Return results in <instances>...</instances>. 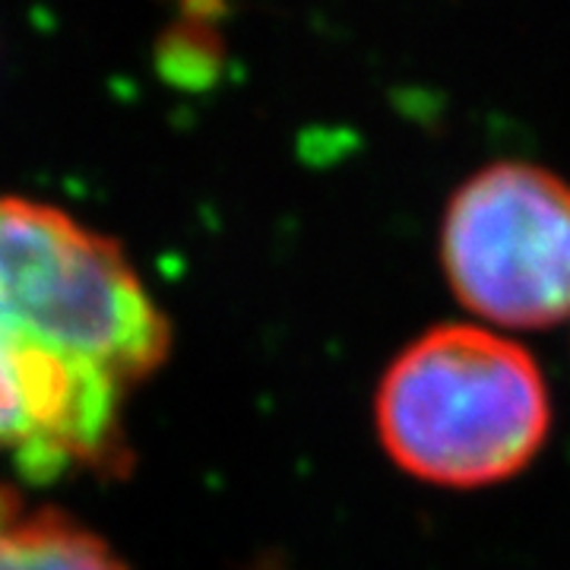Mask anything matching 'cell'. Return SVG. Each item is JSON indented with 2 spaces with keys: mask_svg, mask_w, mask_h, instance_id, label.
Segmentation results:
<instances>
[{
  "mask_svg": "<svg viewBox=\"0 0 570 570\" xmlns=\"http://www.w3.org/2000/svg\"><path fill=\"white\" fill-rule=\"evenodd\" d=\"M453 295L491 324L539 330L570 317V184L494 163L456 187L441 225Z\"/></svg>",
  "mask_w": 570,
  "mask_h": 570,
  "instance_id": "cell-3",
  "label": "cell"
},
{
  "mask_svg": "<svg viewBox=\"0 0 570 570\" xmlns=\"http://www.w3.org/2000/svg\"><path fill=\"white\" fill-rule=\"evenodd\" d=\"M0 570H130L99 532L0 485Z\"/></svg>",
  "mask_w": 570,
  "mask_h": 570,
  "instance_id": "cell-4",
  "label": "cell"
},
{
  "mask_svg": "<svg viewBox=\"0 0 570 570\" xmlns=\"http://www.w3.org/2000/svg\"><path fill=\"white\" fill-rule=\"evenodd\" d=\"M377 434L419 482L482 489L530 466L551 428L546 377L523 346L482 326L444 324L384 371Z\"/></svg>",
  "mask_w": 570,
  "mask_h": 570,
  "instance_id": "cell-2",
  "label": "cell"
},
{
  "mask_svg": "<svg viewBox=\"0 0 570 570\" xmlns=\"http://www.w3.org/2000/svg\"><path fill=\"white\" fill-rule=\"evenodd\" d=\"M168 352L171 324L115 238L0 197L3 466L26 482L124 472V412Z\"/></svg>",
  "mask_w": 570,
  "mask_h": 570,
  "instance_id": "cell-1",
  "label": "cell"
}]
</instances>
